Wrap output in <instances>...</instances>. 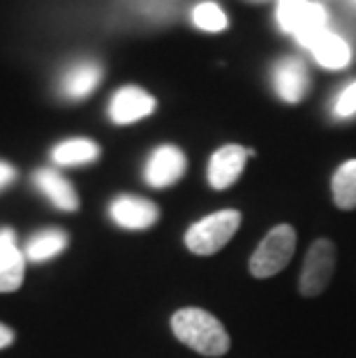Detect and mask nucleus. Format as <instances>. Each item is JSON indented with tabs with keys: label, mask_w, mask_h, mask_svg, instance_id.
Returning a JSON list of instances; mask_svg holds the SVG:
<instances>
[{
	"label": "nucleus",
	"mask_w": 356,
	"mask_h": 358,
	"mask_svg": "<svg viewBox=\"0 0 356 358\" xmlns=\"http://www.w3.org/2000/svg\"><path fill=\"white\" fill-rule=\"evenodd\" d=\"M308 5V0H280L278 5V24L285 33H294V28L299 24V17L303 7Z\"/></svg>",
	"instance_id": "6ab92c4d"
},
{
	"label": "nucleus",
	"mask_w": 356,
	"mask_h": 358,
	"mask_svg": "<svg viewBox=\"0 0 356 358\" xmlns=\"http://www.w3.org/2000/svg\"><path fill=\"white\" fill-rule=\"evenodd\" d=\"M14 176H17L14 166H12V164H7V162H0V189L10 185V182L14 180Z\"/></svg>",
	"instance_id": "412c9836"
},
{
	"label": "nucleus",
	"mask_w": 356,
	"mask_h": 358,
	"mask_svg": "<svg viewBox=\"0 0 356 358\" xmlns=\"http://www.w3.org/2000/svg\"><path fill=\"white\" fill-rule=\"evenodd\" d=\"M338 118H350L356 113V81H352L343 93L338 95L336 106H333Z\"/></svg>",
	"instance_id": "aec40b11"
},
{
	"label": "nucleus",
	"mask_w": 356,
	"mask_h": 358,
	"mask_svg": "<svg viewBox=\"0 0 356 358\" xmlns=\"http://www.w3.org/2000/svg\"><path fill=\"white\" fill-rule=\"evenodd\" d=\"M54 162L60 166H79V164H88L95 162L100 157V146L90 139H67L63 143H58L54 148Z\"/></svg>",
	"instance_id": "4468645a"
},
{
	"label": "nucleus",
	"mask_w": 356,
	"mask_h": 358,
	"mask_svg": "<svg viewBox=\"0 0 356 358\" xmlns=\"http://www.w3.org/2000/svg\"><path fill=\"white\" fill-rule=\"evenodd\" d=\"M33 182L37 185V189L56 206V208H60V210H77L79 208L77 189L72 187V182L65 176H60L58 171H54V169L35 171Z\"/></svg>",
	"instance_id": "f8f14e48"
},
{
	"label": "nucleus",
	"mask_w": 356,
	"mask_h": 358,
	"mask_svg": "<svg viewBox=\"0 0 356 358\" xmlns=\"http://www.w3.org/2000/svg\"><path fill=\"white\" fill-rule=\"evenodd\" d=\"M336 271V245L329 238H320L310 245L306 262H303V271L299 278V292L308 299L320 296Z\"/></svg>",
	"instance_id": "20e7f679"
},
{
	"label": "nucleus",
	"mask_w": 356,
	"mask_h": 358,
	"mask_svg": "<svg viewBox=\"0 0 356 358\" xmlns=\"http://www.w3.org/2000/svg\"><path fill=\"white\" fill-rule=\"evenodd\" d=\"M324 30H327V10L317 3H308L303 7L299 24L294 28V37L303 44V47H310L317 37H320Z\"/></svg>",
	"instance_id": "f3484780"
},
{
	"label": "nucleus",
	"mask_w": 356,
	"mask_h": 358,
	"mask_svg": "<svg viewBox=\"0 0 356 358\" xmlns=\"http://www.w3.org/2000/svg\"><path fill=\"white\" fill-rule=\"evenodd\" d=\"M297 250V231L292 224L273 227L250 257V273L255 278H273L292 262Z\"/></svg>",
	"instance_id": "7ed1b4c3"
},
{
	"label": "nucleus",
	"mask_w": 356,
	"mask_h": 358,
	"mask_svg": "<svg viewBox=\"0 0 356 358\" xmlns=\"http://www.w3.org/2000/svg\"><path fill=\"white\" fill-rule=\"evenodd\" d=\"M185 169H187V159L183 155V150L176 146H160L150 153L143 178H146L150 187L164 189L183 178Z\"/></svg>",
	"instance_id": "39448f33"
},
{
	"label": "nucleus",
	"mask_w": 356,
	"mask_h": 358,
	"mask_svg": "<svg viewBox=\"0 0 356 358\" xmlns=\"http://www.w3.org/2000/svg\"><path fill=\"white\" fill-rule=\"evenodd\" d=\"M273 86L276 93L285 102L297 104L306 97L308 90V70L299 58H285L273 67Z\"/></svg>",
	"instance_id": "1a4fd4ad"
},
{
	"label": "nucleus",
	"mask_w": 356,
	"mask_h": 358,
	"mask_svg": "<svg viewBox=\"0 0 356 358\" xmlns=\"http://www.w3.org/2000/svg\"><path fill=\"white\" fill-rule=\"evenodd\" d=\"M192 24L199 30H206V33H220V30L227 28L229 21L215 3H199L192 10Z\"/></svg>",
	"instance_id": "a211bd4d"
},
{
	"label": "nucleus",
	"mask_w": 356,
	"mask_h": 358,
	"mask_svg": "<svg viewBox=\"0 0 356 358\" xmlns=\"http://www.w3.org/2000/svg\"><path fill=\"white\" fill-rule=\"evenodd\" d=\"M308 49L313 51L317 63L322 67H327V70H343V67L350 65V60H352L350 44H347L340 35L331 33V30H324Z\"/></svg>",
	"instance_id": "ddd939ff"
},
{
	"label": "nucleus",
	"mask_w": 356,
	"mask_h": 358,
	"mask_svg": "<svg viewBox=\"0 0 356 358\" xmlns=\"http://www.w3.org/2000/svg\"><path fill=\"white\" fill-rule=\"evenodd\" d=\"M100 79L102 67L93 60H81V63H74L65 70L63 79H60V93L70 100H83L100 86Z\"/></svg>",
	"instance_id": "9b49d317"
},
{
	"label": "nucleus",
	"mask_w": 356,
	"mask_h": 358,
	"mask_svg": "<svg viewBox=\"0 0 356 358\" xmlns=\"http://www.w3.org/2000/svg\"><path fill=\"white\" fill-rule=\"evenodd\" d=\"M67 248V234L63 229H42L37 231L26 245V257L30 262H47L60 255Z\"/></svg>",
	"instance_id": "dca6fc26"
},
{
	"label": "nucleus",
	"mask_w": 356,
	"mask_h": 358,
	"mask_svg": "<svg viewBox=\"0 0 356 358\" xmlns=\"http://www.w3.org/2000/svg\"><path fill=\"white\" fill-rule=\"evenodd\" d=\"M109 215L118 227L123 229H132V231H141L148 229L157 222L160 217V208L148 201L141 199V196H132V194H120L111 201L109 206Z\"/></svg>",
	"instance_id": "423d86ee"
},
{
	"label": "nucleus",
	"mask_w": 356,
	"mask_h": 358,
	"mask_svg": "<svg viewBox=\"0 0 356 358\" xmlns=\"http://www.w3.org/2000/svg\"><path fill=\"white\" fill-rule=\"evenodd\" d=\"M155 111V97L139 86H123L109 102V118L116 125H130Z\"/></svg>",
	"instance_id": "6e6552de"
},
{
	"label": "nucleus",
	"mask_w": 356,
	"mask_h": 358,
	"mask_svg": "<svg viewBox=\"0 0 356 358\" xmlns=\"http://www.w3.org/2000/svg\"><path fill=\"white\" fill-rule=\"evenodd\" d=\"M12 340H14V331L10 329V326L0 324V349L10 347V345H12Z\"/></svg>",
	"instance_id": "4be33fe9"
},
{
	"label": "nucleus",
	"mask_w": 356,
	"mask_h": 358,
	"mask_svg": "<svg viewBox=\"0 0 356 358\" xmlns=\"http://www.w3.org/2000/svg\"><path fill=\"white\" fill-rule=\"evenodd\" d=\"M241 213L234 208L211 213L199 222H194L190 229L185 231V245L190 252L208 257L220 252L227 243L234 238V234L241 227Z\"/></svg>",
	"instance_id": "f03ea898"
},
{
	"label": "nucleus",
	"mask_w": 356,
	"mask_h": 358,
	"mask_svg": "<svg viewBox=\"0 0 356 358\" xmlns=\"http://www.w3.org/2000/svg\"><path fill=\"white\" fill-rule=\"evenodd\" d=\"M331 192L340 210L356 208V159H347L338 166L331 180Z\"/></svg>",
	"instance_id": "2eb2a0df"
},
{
	"label": "nucleus",
	"mask_w": 356,
	"mask_h": 358,
	"mask_svg": "<svg viewBox=\"0 0 356 358\" xmlns=\"http://www.w3.org/2000/svg\"><path fill=\"white\" fill-rule=\"evenodd\" d=\"M248 155H255V150H245L243 146H236V143L218 148L208 162V185L213 189L232 187L243 173Z\"/></svg>",
	"instance_id": "0eeeda50"
},
{
	"label": "nucleus",
	"mask_w": 356,
	"mask_h": 358,
	"mask_svg": "<svg viewBox=\"0 0 356 358\" xmlns=\"http://www.w3.org/2000/svg\"><path fill=\"white\" fill-rule=\"evenodd\" d=\"M24 255L12 229H0V292H17L24 282Z\"/></svg>",
	"instance_id": "9d476101"
},
{
	"label": "nucleus",
	"mask_w": 356,
	"mask_h": 358,
	"mask_svg": "<svg viewBox=\"0 0 356 358\" xmlns=\"http://www.w3.org/2000/svg\"><path fill=\"white\" fill-rule=\"evenodd\" d=\"M171 331L185 347L204 356H225L229 352V333L211 312L201 308H183L171 317Z\"/></svg>",
	"instance_id": "f257e3e1"
}]
</instances>
